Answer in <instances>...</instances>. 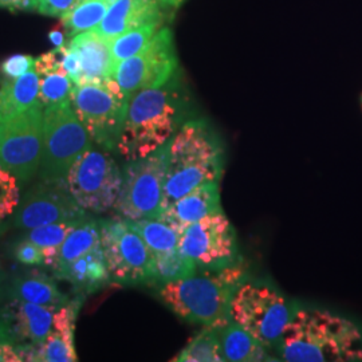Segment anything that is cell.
<instances>
[{"instance_id":"cell-1","label":"cell","mask_w":362,"mask_h":362,"mask_svg":"<svg viewBox=\"0 0 362 362\" xmlns=\"http://www.w3.org/2000/svg\"><path fill=\"white\" fill-rule=\"evenodd\" d=\"M279 350L288 362L362 361V329L332 311L298 309L286 326Z\"/></svg>"},{"instance_id":"cell-2","label":"cell","mask_w":362,"mask_h":362,"mask_svg":"<svg viewBox=\"0 0 362 362\" xmlns=\"http://www.w3.org/2000/svg\"><path fill=\"white\" fill-rule=\"evenodd\" d=\"M182 119L184 95L173 78L163 86L136 91L128 101L117 151L128 161L149 156L168 144Z\"/></svg>"},{"instance_id":"cell-3","label":"cell","mask_w":362,"mask_h":362,"mask_svg":"<svg viewBox=\"0 0 362 362\" xmlns=\"http://www.w3.org/2000/svg\"><path fill=\"white\" fill-rule=\"evenodd\" d=\"M224 149L204 119H189L167 144V176L163 209L202 184L220 181Z\"/></svg>"},{"instance_id":"cell-4","label":"cell","mask_w":362,"mask_h":362,"mask_svg":"<svg viewBox=\"0 0 362 362\" xmlns=\"http://www.w3.org/2000/svg\"><path fill=\"white\" fill-rule=\"evenodd\" d=\"M246 281L242 262L219 270H202L160 287L158 296L184 322L203 326L231 320L230 303L236 288Z\"/></svg>"},{"instance_id":"cell-5","label":"cell","mask_w":362,"mask_h":362,"mask_svg":"<svg viewBox=\"0 0 362 362\" xmlns=\"http://www.w3.org/2000/svg\"><path fill=\"white\" fill-rule=\"evenodd\" d=\"M128 101L113 78L103 83H74L70 93V104L91 141L109 152L117 149Z\"/></svg>"},{"instance_id":"cell-6","label":"cell","mask_w":362,"mask_h":362,"mask_svg":"<svg viewBox=\"0 0 362 362\" xmlns=\"http://www.w3.org/2000/svg\"><path fill=\"white\" fill-rule=\"evenodd\" d=\"M294 311L285 298L267 285L245 281L233 293L230 317L266 348L279 346Z\"/></svg>"},{"instance_id":"cell-7","label":"cell","mask_w":362,"mask_h":362,"mask_svg":"<svg viewBox=\"0 0 362 362\" xmlns=\"http://www.w3.org/2000/svg\"><path fill=\"white\" fill-rule=\"evenodd\" d=\"M90 148V136L70 100L45 107L40 179H66L78 157Z\"/></svg>"},{"instance_id":"cell-8","label":"cell","mask_w":362,"mask_h":362,"mask_svg":"<svg viewBox=\"0 0 362 362\" xmlns=\"http://www.w3.org/2000/svg\"><path fill=\"white\" fill-rule=\"evenodd\" d=\"M167 176V145L143 158L130 160L115 209L127 220L158 219Z\"/></svg>"},{"instance_id":"cell-9","label":"cell","mask_w":362,"mask_h":362,"mask_svg":"<svg viewBox=\"0 0 362 362\" xmlns=\"http://www.w3.org/2000/svg\"><path fill=\"white\" fill-rule=\"evenodd\" d=\"M66 180L79 207L88 212L104 214L116 206L122 187V172L109 151L91 146L78 157Z\"/></svg>"},{"instance_id":"cell-10","label":"cell","mask_w":362,"mask_h":362,"mask_svg":"<svg viewBox=\"0 0 362 362\" xmlns=\"http://www.w3.org/2000/svg\"><path fill=\"white\" fill-rule=\"evenodd\" d=\"M43 113L40 101L25 112L0 119V165L26 182L37 175L43 151Z\"/></svg>"},{"instance_id":"cell-11","label":"cell","mask_w":362,"mask_h":362,"mask_svg":"<svg viewBox=\"0 0 362 362\" xmlns=\"http://www.w3.org/2000/svg\"><path fill=\"white\" fill-rule=\"evenodd\" d=\"M100 230L110 279L122 285L151 284L153 254L129 220H105Z\"/></svg>"},{"instance_id":"cell-12","label":"cell","mask_w":362,"mask_h":362,"mask_svg":"<svg viewBox=\"0 0 362 362\" xmlns=\"http://www.w3.org/2000/svg\"><path fill=\"white\" fill-rule=\"evenodd\" d=\"M179 251L200 270H219L240 262L236 231L223 211L188 226L181 233Z\"/></svg>"},{"instance_id":"cell-13","label":"cell","mask_w":362,"mask_h":362,"mask_svg":"<svg viewBox=\"0 0 362 362\" xmlns=\"http://www.w3.org/2000/svg\"><path fill=\"white\" fill-rule=\"evenodd\" d=\"M173 34L161 27L143 52L116 65L113 79L128 97L136 91L165 85L177 70Z\"/></svg>"},{"instance_id":"cell-14","label":"cell","mask_w":362,"mask_h":362,"mask_svg":"<svg viewBox=\"0 0 362 362\" xmlns=\"http://www.w3.org/2000/svg\"><path fill=\"white\" fill-rule=\"evenodd\" d=\"M86 212L73 197L66 179H40L16 208L15 226L33 230L54 223L82 221L88 219Z\"/></svg>"},{"instance_id":"cell-15","label":"cell","mask_w":362,"mask_h":362,"mask_svg":"<svg viewBox=\"0 0 362 362\" xmlns=\"http://www.w3.org/2000/svg\"><path fill=\"white\" fill-rule=\"evenodd\" d=\"M58 309V306L35 305L13 298L1 311L0 318L13 344H43Z\"/></svg>"},{"instance_id":"cell-16","label":"cell","mask_w":362,"mask_h":362,"mask_svg":"<svg viewBox=\"0 0 362 362\" xmlns=\"http://www.w3.org/2000/svg\"><path fill=\"white\" fill-rule=\"evenodd\" d=\"M163 6L160 0H115L94 31L107 40H113L139 27L163 25Z\"/></svg>"},{"instance_id":"cell-17","label":"cell","mask_w":362,"mask_h":362,"mask_svg":"<svg viewBox=\"0 0 362 362\" xmlns=\"http://www.w3.org/2000/svg\"><path fill=\"white\" fill-rule=\"evenodd\" d=\"M77 52L81 64V83H103L113 78L116 62L110 40L101 37L94 30L78 34L67 43Z\"/></svg>"},{"instance_id":"cell-18","label":"cell","mask_w":362,"mask_h":362,"mask_svg":"<svg viewBox=\"0 0 362 362\" xmlns=\"http://www.w3.org/2000/svg\"><path fill=\"white\" fill-rule=\"evenodd\" d=\"M221 211L219 181H209L163 209L158 219L182 233L188 226Z\"/></svg>"},{"instance_id":"cell-19","label":"cell","mask_w":362,"mask_h":362,"mask_svg":"<svg viewBox=\"0 0 362 362\" xmlns=\"http://www.w3.org/2000/svg\"><path fill=\"white\" fill-rule=\"evenodd\" d=\"M78 305L61 306L54 314L52 326L42 344L40 361L76 362L78 360L74 342Z\"/></svg>"},{"instance_id":"cell-20","label":"cell","mask_w":362,"mask_h":362,"mask_svg":"<svg viewBox=\"0 0 362 362\" xmlns=\"http://www.w3.org/2000/svg\"><path fill=\"white\" fill-rule=\"evenodd\" d=\"M55 274L59 279L73 284L85 293L95 291L110 281L103 245L74 262L55 269Z\"/></svg>"},{"instance_id":"cell-21","label":"cell","mask_w":362,"mask_h":362,"mask_svg":"<svg viewBox=\"0 0 362 362\" xmlns=\"http://www.w3.org/2000/svg\"><path fill=\"white\" fill-rule=\"evenodd\" d=\"M39 77L30 70L18 78L0 74V119L16 116L38 103Z\"/></svg>"},{"instance_id":"cell-22","label":"cell","mask_w":362,"mask_h":362,"mask_svg":"<svg viewBox=\"0 0 362 362\" xmlns=\"http://www.w3.org/2000/svg\"><path fill=\"white\" fill-rule=\"evenodd\" d=\"M219 327L220 345L226 361H274L267 349L233 320Z\"/></svg>"},{"instance_id":"cell-23","label":"cell","mask_w":362,"mask_h":362,"mask_svg":"<svg viewBox=\"0 0 362 362\" xmlns=\"http://www.w3.org/2000/svg\"><path fill=\"white\" fill-rule=\"evenodd\" d=\"M13 296L23 302L58 308L64 306L67 300L57 284L38 270L16 278L13 284Z\"/></svg>"},{"instance_id":"cell-24","label":"cell","mask_w":362,"mask_h":362,"mask_svg":"<svg viewBox=\"0 0 362 362\" xmlns=\"http://www.w3.org/2000/svg\"><path fill=\"white\" fill-rule=\"evenodd\" d=\"M100 246V226L94 220H82L81 223H78L77 227L69 233L65 242L58 248V254L52 267L58 269L61 266H65Z\"/></svg>"},{"instance_id":"cell-25","label":"cell","mask_w":362,"mask_h":362,"mask_svg":"<svg viewBox=\"0 0 362 362\" xmlns=\"http://www.w3.org/2000/svg\"><path fill=\"white\" fill-rule=\"evenodd\" d=\"M219 325L204 326L180 353L172 360L177 362H224V354L220 345Z\"/></svg>"},{"instance_id":"cell-26","label":"cell","mask_w":362,"mask_h":362,"mask_svg":"<svg viewBox=\"0 0 362 362\" xmlns=\"http://www.w3.org/2000/svg\"><path fill=\"white\" fill-rule=\"evenodd\" d=\"M112 3L110 0H79L70 13L61 18L66 33L73 38L78 34L95 30Z\"/></svg>"},{"instance_id":"cell-27","label":"cell","mask_w":362,"mask_h":362,"mask_svg":"<svg viewBox=\"0 0 362 362\" xmlns=\"http://www.w3.org/2000/svg\"><path fill=\"white\" fill-rule=\"evenodd\" d=\"M132 227L141 235L153 255L179 248L181 233L161 219L129 220Z\"/></svg>"},{"instance_id":"cell-28","label":"cell","mask_w":362,"mask_h":362,"mask_svg":"<svg viewBox=\"0 0 362 362\" xmlns=\"http://www.w3.org/2000/svg\"><path fill=\"white\" fill-rule=\"evenodd\" d=\"M197 270L199 269L194 260L182 255L179 248L165 254H157L153 255V272L151 284L165 285L187 278Z\"/></svg>"},{"instance_id":"cell-29","label":"cell","mask_w":362,"mask_h":362,"mask_svg":"<svg viewBox=\"0 0 362 362\" xmlns=\"http://www.w3.org/2000/svg\"><path fill=\"white\" fill-rule=\"evenodd\" d=\"M78 223L81 221L54 223V224L37 227L30 230V233H27V239L45 251L46 264L52 266L58 254V248L65 242L69 233L77 227Z\"/></svg>"},{"instance_id":"cell-30","label":"cell","mask_w":362,"mask_h":362,"mask_svg":"<svg viewBox=\"0 0 362 362\" xmlns=\"http://www.w3.org/2000/svg\"><path fill=\"white\" fill-rule=\"evenodd\" d=\"M161 27L163 25H148V26L139 27V28L130 30L128 33H124L113 40H110L112 52H113L116 65L118 62L125 61L128 58L137 55L139 52H143Z\"/></svg>"},{"instance_id":"cell-31","label":"cell","mask_w":362,"mask_h":362,"mask_svg":"<svg viewBox=\"0 0 362 362\" xmlns=\"http://www.w3.org/2000/svg\"><path fill=\"white\" fill-rule=\"evenodd\" d=\"M38 77V100L45 107L70 100L74 82L67 74L65 67L39 74Z\"/></svg>"},{"instance_id":"cell-32","label":"cell","mask_w":362,"mask_h":362,"mask_svg":"<svg viewBox=\"0 0 362 362\" xmlns=\"http://www.w3.org/2000/svg\"><path fill=\"white\" fill-rule=\"evenodd\" d=\"M19 203L21 188L18 177L0 165V224L13 216Z\"/></svg>"},{"instance_id":"cell-33","label":"cell","mask_w":362,"mask_h":362,"mask_svg":"<svg viewBox=\"0 0 362 362\" xmlns=\"http://www.w3.org/2000/svg\"><path fill=\"white\" fill-rule=\"evenodd\" d=\"M34 67L35 59L31 55L15 54L0 64V74L4 77L18 78L30 70H34Z\"/></svg>"},{"instance_id":"cell-34","label":"cell","mask_w":362,"mask_h":362,"mask_svg":"<svg viewBox=\"0 0 362 362\" xmlns=\"http://www.w3.org/2000/svg\"><path fill=\"white\" fill-rule=\"evenodd\" d=\"M15 258L19 263L26 266L46 264L45 251L35 243H33L31 240H28L27 238L15 248Z\"/></svg>"},{"instance_id":"cell-35","label":"cell","mask_w":362,"mask_h":362,"mask_svg":"<svg viewBox=\"0 0 362 362\" xmlns=\"http://www.w3.org/2000/svg\"><path fill=\"white\" fill-rule=\"evenodd\" d=\"M79 0H38V13L55 18H64Z\"/></svg>"},{"instance_id":"cell-36","label":"cell","mask_w":362,"mask_h":362,"mask_svg":"<svg viewBox=\"0 0 362 362\" xmlns=\"http://www.w3.org/2000/svg\"><path fill=\"white\" fill-rule=\"evenodd\" d=\"M62 57V65L65 67L67 74L73 79L74 83L79 82L81 78V64L78 58L77 52H74L69 45H64L62 47H58Z\"/></svg>"},{"instance_id":"cell-37","label":"cell","mask_w":362,"mask_h":362,"mask_svg":"<svg viewBox=\"0 0 362 362\" xmlns=\"http://www.w3.org/2000/svg\"><path fill=\"white\" fill-rule=\"evenodd\" d=\"M0 8L10 11H38V0H0Z\"/></svg>"},{"instance_id":"cell-38","label":"cell","mask_w":362,"mask_h":362,"mask_svg":"<svg viewBox=\"0 0 362 362\" xmlns=\"http://www.w3.org/2000/svg\"><path fill=\"white\" fill-rule=\"evenodd\" d=\"M16 346L10 341H0V362H19Z\"/></svg>"},{"instance_id":"cell-39","label":"cell","mask_w":362,"mask_h":362,"mask_svg":"<svg viewBox=\"0 0 362 362\" xmlns=\"http://www.w3.org/2000/svg\"><path fill=\"white\" fill-rule=\"evenodd\" d=\"M65 33L66 30L64 25L55 27V28H52V31H50L49 38H50L52 45L55 47H62L65 45Z\"/></svg>"},{"instance_id":"cell-40","label":"cell","mask_w":362,"mask_h":362,"mask_svg":"<svg viewBox=\"0 0 362 362\" xmlns=\"http://www.w3.org/2000/svg\"><path fill=\"white\" fill-rule=\"evenodd\" d=\"M0 341H10V342H13L11 338H10V334H8V330H7V327H6V325H4L1 318H0Z\"/></svg>"},{"instance_id":"cell-41","label":"cell","mask_w":362,"mask_h":362,"mask_svg":"<svg viewBox=\"0 0 362 362\" xmlns=\"http://www.w3.org/2000/svg\"><path fill=\"white\" fill-rule=\"evenodd\" d=\"M164 6H170V7H179L181 3L184 1V0H160Z\"/></svg>"},{"instance_id":"cell-42","label":"cell","mask_w":362,"mask_h":362,"mask_svg":"<svg viewBox=\"0 0 362 362\" xmlns=\"http://www.w3.org/2000/svg\"><path fill=\"white\" fill-rule=\"evenodd\" d=\"M361 107H362V94H361Z\"/></svg>"},{"instance_id":"cell-43","label":"cell","mask_w":362,"mask_h":362,"mask_svg":"<svg viewBox=\"0 0 362 362\" xmlns=\"http://www.w3.org/2000/svg\"><path fill=\"white\" fill-rule=\"evenodd\" d=\"M110 1H115V0H110Z\"/></svg>"}]
</instances>
